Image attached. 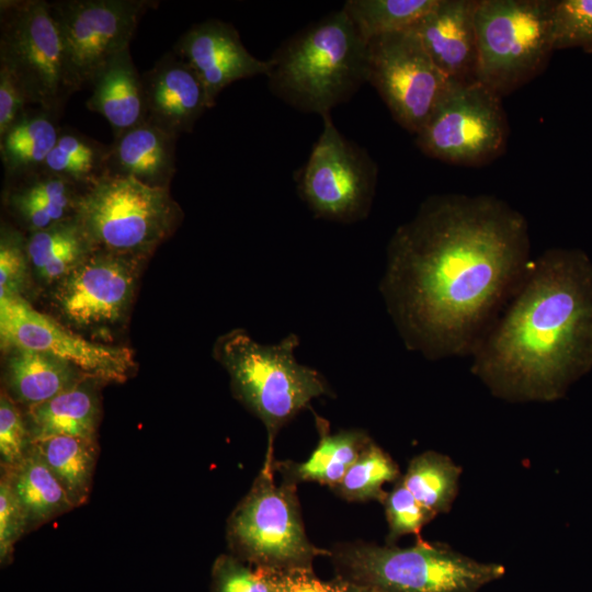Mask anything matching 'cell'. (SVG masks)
Listing matches in <instances>:
<instances>
[{
  "label": "cell",
  "mask_w": 592,
  "mask_h": 592,
  "mask_svg": "<svg viewBox=\"0 0 592 592\" xmlns=\"http://www.w3.org/2000/svg\"><path fill=\"white\" fill-rule=\"evenodd\" d=\"M532 260L526 218L503 200L432 195L392 234L379 289L408 350L471 356Z\"/></svg>",
  "instance_id": "1"
},
{
  "label": "cell",
  "mask_w": 592,
  "mask_h": 592,
  "mask_svg": "<svg viewBox=\"0 0 592 592\" xmlns=\"http://www.w3.org/2000/svg\"><path fill=\"white\" fill-rule=\"evenodd\" d=\"M498 397L553 401L592 368V261L553 248L532 260L520 286L470 356Z\"/></svg>",
  "instance_id": "2"
},
{
  "label": "cell",
  "mask_w": 592,
  "mask_h": 592,
  "mask_svg": "<svg viewBox=\"0 0 592 592\" xmlns=\"http://www.w3.org/2000/svg\"><path fill=\"white\" fill-rule=\"evenodd\" d=\"M269 62L274 95L298 111L323 116L367 83L368 43L341 9L286 39Z\"/></svg>",
  "instance_id": "3"
},
{
  "label": "cell",
  "mask_w": 592,
  "mask_h": 592,
  "mask_svg": "<svg viewBox=\"0 0 592 592\" xmlns=\"http://www.w3.org/2000/svg\"><path fill=\"white\" fill-rule=\"evenodd\" d=\"M298 345L295 333L276 344H262L244 329L230 330L214 345V356L228 372L234 395L267 431L264 465H273V442L278 431L312 399L333 394L321 373L297 362Z\"/></svg>",
  "instance_id": "4"
},
{
  "label": "cell",
  "mask_w": 592,
  "mask_h": 592,
  "mask_svg": "<svg viewBox=\"0 0 592 592\" xmlns=\"http://www.w3.org/2000/svg\"><path fill=\"white\" fill-rule=\"evenodd\" d=\"M330 555L341 578L375 592H478L505 572L421 538L411 547L348 544Z\"/></svg>",
  "instance_id": "5"
},
{
  "label": "cell",
  "mask_w": 592,
  "mask_h": 592,
  "mask_svg": "<svg viewBox=\"0 0 592 592\" xmlns=\"http://www.w3.org/2000/svg\"><path fill=\"white\" fill-rule=\"evenodd\" d=\"M182 216L169 190L119 175L87 187L75 215L94 250L141 259L172 235Z\"/></svg>",
  "instance_id": "6"
},
{
  "label": "cell",
  "mask_w": 592,
  "mask_h": 592,
  "mask_svg": "<svg viewBox=\"0 0 592 592\" xmlns=\"http://www.w3.org/2000/svg\"><path fill=\"white\" fill-rule=\"evenodd\" d=\"M551 0H477V80L501 98L540 75L555 52Z\"/></svg>",
  "instance_id": "7"
},
{
  "label": "cell",
  "mask_w": 592,
  "mask_h": 592,
  "mask_svg": "<svg viewBox=\"0 0 592 592\" xmlns=\"http://www.w3.org/2000/svg\"><path fill=\"white\" fill-rule=\"evenodd\" d=\"M273 466H263L248 494L231 513L227 536L234 556L274 570L312 568L327 550L305 532L295 483L274 482Z\"/></svg>",
  "instance_id": "8"
},
{
  "label": "cell",
  "mask_w": 592,
  "mask_h": 592,
  "mask_svg": "<svg viewBox=\"0 0 592 592\" xmlns=\"http://www.w3.org/2000/svg\"><path fill=\"white\" fill-rule=\"evenodd\" d=\"M0 67L16 80L31 105L61 115L76 91L49 2L0 1Z\"/></svg>",
  "instance_id": "9"
},
{
  "label": "cell",
  "mask_w": 592,
  "mask_h": 592,
  "mask_svg": "<svg viewBox=\"0 0 592 592\" xmlns=\"http://www.w3.org/2000/svg\"><path fill=\"white\" fill-rule=\"evenodd\" d=\"M414 136L424 155L445 163H490L508 145L509 124L502 98L478 80L452 82Z\"/></svg>",
  "instance_id": "10"
},
{
  "label": "cell",
  "mask_w": 592,
  "mask_h": 592,
  "mask_svg": "<svg viewBox=\"0 0 592 592\" xmlns=\"http://www.w3.org/2000/svg\"><path fill=\"white\" fill-rule=\"evenodd\" d=\"M306 163L296 174L300 198L318 218L352 224L373 205L378 169L367 151L345 138L330 114Z\"/></svg>",
  "instance_id": "11"
},
{
  "label": "cell",
  "mask_w": 592,
  "mask_h": 592,
  "mask_svg": "<svg viewBox=\"0 0 592 592\" xmlns=\"http://www.w3.org/2000/svg\"><path fill=\"white\" fill-rule=\"evenodd\" d=\"M367 83L376 89L394 119L415 135L452 81L409 29L368 42Z\"/></svg>",
  "instance_id": "12"
},
{
  "label": "cell",
  "mask_w": 592,
  "mask_h": 592,
  "mask_svg": "<svg viewBox=\"0 0 592 592\" xmlns=\"http://www.w3.org/2000/svg\"><path fill=\"white\" fill-rule=\"evenodd\" d=\"M148 0H61L49 2L67 71L77 92L113 56L129 48Z\"/></svg>",
  "instance_id": "13"
},
{
  "label": "cell",
  "mask_w": 592,
  "mask_h": 592,
  "mask_svg": "<svg viewBox=\"0 0 592 592\" xmlns=\"http://www.w3.org/2000/svg\"><path fill=\"white\" fill-rule=\"evenodd\" d=\"M0 338L2 348L50 354L100 383H124L135 367L128 348L89 341L36 310L23 296L0 298Z\"/></svg>",
  "instance_id": "14"
},
{
  "label": "cell",
  "mask_w": 592,
  "mask_h": 592,
  "mask_svg": "<svg viewBox=\"0 0 592 592\" xmlns=\"http://www.w3.org/2000/svg\"><path fill=\"white\" fill-rule=\"evenodd\" d=\"M141 260L94 250L56 284L55 306L77 328L103 330L118 326L130 307Z\"/></svg>",
  "instance_id": "15"
},
{
  "label": "cell",
  "mask_w": 592,
  "mask_h": 592,
  "mask_svg": "<svg viewBox=\"0 0 592 592\" xmlns=\"http://www.w3.org/2000/svg\"><path fill=\"white\" fill-rule=\"evenodd\" d=\"M173 50L194 70L212 107L232 82L266 76L270 69L269 59L261 60L247 50L234 25L216 19L193 24Z\"/></svg>",
  "instance_id": "16"
},
{
  "label": "cell",
  "mask_w": 592,
  "mask_h": 592,
  "mask_svg": "<svg viewBox=\"0 0 592 592\" xmlns=\"http://www.w3.org/2000/svg\"><path fill=\"white\" fill-rule=\"evenodd\" d=\"M141 80L147 119L178 137L191 133L212 107L201 80L173 49L144 72Z\"/></svg>",
  "instance_id": "17"
},
{
  "label": "cell",
  "mask_w": 592,
  "mask_h": 592,
  "mask_svg": "<svg viewBox=\"0 0 592 592\" xmlns=\"http://www.w3.org/2000/svg\"><path fill=\"white\" fill-rule=\"evenodd\" d=\"M477 0H439L412 29L436 67L455 83L477 80Z\"/></svg>",
  "instance_id": "18"
},
{
  "label": "cell",
  "mask_w": 592,
  "mask_h": 592,
  "mask_svg": "<svg viewBox=\"0 0 592 592\" xmlns=\"http://www.w3.org/2000/svg\"><path fill=\"white\" fill-rule=\"evenodd\" d=\"M84 190L39 169L5 180L2 200L20 227L32 234L73 217Z\"/></svg>",
  "instance_id": "19"
},
{
  "label": "cell",
  "mask_w": 592,
  "mask_h": 592,
  "mask_svg": "<svg viewBox=\"0 0 592 592\" xmlns=\"http://www.w3.org/2000/svg\"><path fill=\"white\" fill-rule=\"evenodd\" d=\"M178 138L146 119L114 137L110 144L107 175L129 177L148 186L169 190L177 171Z\"/></svg>",
  "instance_id": "20"
},
{
  "label": "cell",
  "mask_w": 592,
  "mask_h": 592,
  "mask_svg": "<svg viewBox=\"0 0 592 592\" xmlns=\"http://www.w3.org/2000/svg\"><path fill=\"white\" fill-rule=\"evenodd\" d=\"M89 84L91 95L86 105L109 122L114 137L147 119L141 75L133 62L129 48L107 60Z\"/></svg>",
  "instance_id": "21"
},
{
  "label": "cell",
  "mask_w": 592,
  "mask_h": 592,
  "mask_svg": "<svg viewBox=\"0 0 592 592\" xmlns=\"http://www.w3.org/2000/svg\"><path fill=\"white\" fill-rule=\"evenodd\" d=\"M5 362L8 395L29 408L43 403L89 378L70 363L47 353L9 349Z\"/></svg>",
  "instance_id": "22"
},
{
  "label": "cell",
  "mask_w": 592,
  "mask_h": 592,
  "mask_svg": "<svg viewBox=\"0 0 592 592\" xmlns=\"http://www.w3.org/2000/svg\"><path fill=\"white\" fill-rule=\"evenodd\" d=\"M93 378H86L52 399L31 407L25 421L31 442L69 435L96 439L100 401Z\"/></svg>",
  "instance_id": "23"
},
{
  "label": "cell",
  "mask_w": 592,
  "mask_h": 592,
  "mask_svg": "<svg viewBox=\"0 0 592 592\" xmlns=\"http://www.w3.org/2000/svg\"><path fill=\"white\" fill-rule=\"evenodd\" d=\"M60 114L30 105L0 136V157L5 180L42 169L55 147Z\"/></svg>",
  "instance_id": "24"
},
{
  "label": "cell",
  "mask_w": 592,
  "mask_h": 592,
  "mask_svg": "<svg viewBox=\"0 0 592 592\" xmlns=\"http://www.w3.org/2000/svg\"><path fill=\"white\" fill-rule=\"evenodd\" d=\"M93 251L75 216L26 236L30 266L45 285L58 284Z\"/></svg>",
  "instance_id": "25"
},
{
  "label": "cell",
  "mask_w": 592,
  "mask_h": 592,
  "mask_svg": "<svg viewBox=\"0 0 592 592\" xmlns=\"http://www.w3.org/2000/svg\"><path fill=\"white\" fill-rule=\"evenodd\" d=\"M320 440L308 459L303 463H280L286 481H314L335 487L348 469L372 441L362 430L327 432L325 421L317 417Z\"/></svg>",
  "instance_id": "26"
},
{
  "label": "cell",
  "mask_w": 592,
  "mask_h": 592,
  "mask_svg": "<svg viewBox=\"0 0 592 592\" xmlns=\"http://www.w3.org/2000/svg\"><path fill=\"white\" fill-rule=\"evenodd\" d=\"M22 505L27 532L73 509L65 490L31 443L24 459L3 471Z\"/></svg>",
  "instance_id": "27"
},
{
  "label": "cell",
  "mask_w": 592,
  "mask_h": 592,
  "mask_svg": "<svg viewBox=\"0 0 592 592\" xmlns=\"http://www.w3.org/2000/svg\"><path fill=\"white\" fill-rule=\"evenodd\" d=\"M73 508L89 498L98 457L96 439L58 435L31 442Z\"/></svg>",
  "instance_id": "28"
},
{
  "label": "cell",
  "mask_w": 592,
  "mask_h": 592,
  "mask_svg": "<svg viewBox=\"0 0 592 592\" xmlns=\"http://www.w3.org/2000/svg\"><path fill=\"white\" fill-rule=\"evenodd\" d=\"M109 157L110 145L61 126L42 169L87 189L107 175Z\"/></svg>",
  "instance_id": "29"
},
{
  "label": "cell",
  "mask_w": 592,
  "mask_h": 592,
  "mask_svg": "<svg viewBox=\"0 0 592 592\" xmlns=\"http://www.w3.org/2000/svg\"><path fill=\"white\" fill-rule=\"evenodd\" d=\"M462 468L449 457L425 452L411 459L401 481L434 516L449 511L457 496Z\"/></svg>",
  "instance_id": "30"
},
{
  "label": "cell",
  "mask_w": 592,
  "mask_h": 592,
  "mask_svg": "<svg viewBox=\"0 0 592 592\" xmlns=\"http://www.w3.org/2000/svg\"><path fill=\"white\" fill-rule=\"evenodd\" d=\"M439 0H348L342 10L365 42L412 29Z\"/></svg>",
  "instance_id": "31"
},
{
  "label": "cell",
  "mask_w": 592,
  "mask_h": 592,
  "mask_svg": "<svg viewBox=\"0 0 592 592\" xmlns=\"http://www.w3.org/2000/svg\"><path fill=\"white\" fill-rule=\"evenodd\" d=\"M401 478L394 459L371 441L348 469L342 480L332 489L350 501L376 500L383 503L387 492L383 486Z\"/></svg>",
  "instance_id": "32"
},
{
  "label": "cell",
  "mask_w": 592,
  "mask_h": 592,
  "mask_svg": "<svg viewBox=\"0 0 592 592\" xmlns=\"http://www.w3.org/2000/svg\"><path fill=\"white\" fill-rule=\"evenodd\" d=\"M554 49L592 53V0H551Z\"/></svg>",
  "instance_id": "33"
},
{
  "label": "cell",
  "mask_w": 592,
  "mask_h": 592,
  "mask_svg": "<svg viewBox=\"0 0 592 592\" xmlns=\"http://www.w3.org/2000/svg\"><path fill=\"white\" fill-rule=\"evenodd\" d=\"M26 236L7 223L0 231V298L22 296L30 271Z\"/></svg>",
  "instance_id": "34"
},
{
  "label": "cell",
  "mask_w": 592,
  "mask_h": 592,
  "mask_svg": "<svg viewBox=\"0 0 592 592\" xmlns=\"http://www.w3.org/2000/svg\"><path fill=\"white\" fill-rule=\"evenodd\" d=\"M383 504L389 527L388 544L408 534L419 536L422 527L435 517L420 504L401 478L387 492Z\"/></svg>",
  "instance_id": "35"
},
{
  "label": "cell",
  "mask_w": 592,
  "mask_h": 592,
  "mask_svg": "<svg viewBox=\"0 0 592 592\" xmlns=\"http://www.w3.org/2000/svg\"><path fill=\"white\" fill-rule=\"evenodd\" d=\"M31 445L30 434L18 403L2 391L0 396V463L1 473L14 469Z\"/></svg>",
  "instance_id": "36"
},
{
  "label": "cell",
  "mask_w": 592,
  "mask_h": 592,
  "mask_svg": "<svg viewBox=\"0 0 592 592\" xmlns=\"http://www.w3.org/2000/svg\"><path fill=\"white\" fill-rule=\"evenodd\" d=\"M265 574L271 592H375L341 577L323 581L314 573L312 568L288 570L265 568Z\"/></svg>",
  "instance_id": "37"
},
{
  "label": "cell",
  "mask_w": 592,
  "mask_h": 592,
  "mask_svg": "<svg viewBox=\"0 0 592 592\" xmlns=\"http://www.w3.org/2000/svg\"><path fill=\"white\" fill-rule=\"evenodd\" d=\"M212 578L213 592H271L265 568L251 569L234 555L215 560Z\"/></svg>",
  "instance_id": "38"
},
{
  "label": "cell",
  "mask_w": 592,
  "mask_h": 592,
  "mask_svg": "<svg viewBox=\"0 0 592 592\" xmlns=\"http://www.w3.org/2000/svg\"><path fill=\"white\" fill-rule=\"evenodd\" d=\"M27 532L24 510L20 504L8 477L0 479V561L7 565L12 558L14 545Z\"/></svg>",
  "instance_id": "39"
},
{
  "label": "cell",
  "mask_w": 592,
  "mask_h": 592,
  "mask_svg": "<svg viewBox=\"0 0 592 592\" xmlns=\"http://www.w3.org/2000/svg\"><path fill=\"white\" fill-rule=\"evenodd\" d=\"M31 104L16 80L0 67V136Z\"/></svg>",
  "instance_id": "40"
}]
</instances>
